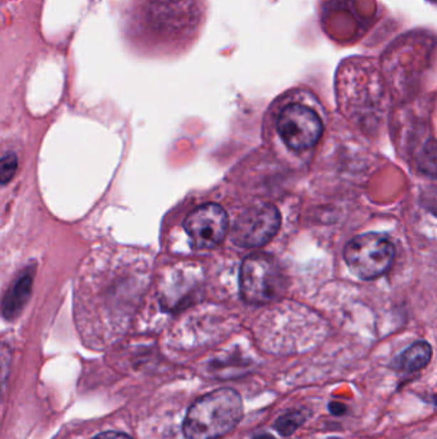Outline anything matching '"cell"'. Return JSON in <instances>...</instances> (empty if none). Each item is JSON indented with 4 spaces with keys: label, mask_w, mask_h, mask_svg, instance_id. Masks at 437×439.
<instances>
[{
    "label": "cell",
    "mask_w": 437,
    "mask_h": 439,
    "mask_svg": "<svg viewBox=\"0 0 437 439\" xmlns=\"http://www.w3.org/2000/svg\"><path fill=\"white\" fill-rule=\"evenodd\" d=\"M125 36L148 54L180 52L198 38L206 21L203 0H134L123 17Z\"/></svg>",
    "instance_id": "1"
},
{
    "label": "cell",
    "mask_w": 437,
    "mask_h": 439,
    "mask_svg": "<svg viewBox=\"0 0 437 439\" xmlns=\"http://www.w3.org/2000/svg\"><path fill=\"white\" fill-rule=\"evenodd\" d=\"M241 396L232 388H219L195 401L184 421L186 439H221L243 419Z\"/></svg>",
    "instance_id": "2"
},
{
    "label": "cell",
    "mask_w": 437,
    "mask_h": 439,
    "mask_svg": "<svg viewBox=\"0 0 437 439\" xmlns=\"http://www.w3.org/2000/svg\"><path fill=\"white\" fill-rule=\"evenodd\" d=\"M240 291L248 304L275 302L286 291V278L276 259L264 253L245 259L240 270Z\"/></svg>",
    "instance_id": "3"
},
{
    "label": "cell",
    "mask_w": 437,
    "mask_h": 439,
    "mask_svg": "<svg viewBox=\"0 0 437 439\" xmlns=\"http://www.w3.org/2000/svg\"><path fill=\"white\" fill-rule=\"evenodd\" d=\"M395 249L385 235L360 234L344 248V259L349 270L362 280H373L390 270Z\"/></svg>",
    "instance_id": "4"
},
{
    "label": "cell",
    "mask_w": 437,
    "mask_h": 439,
    "mask_svg": "<svg viewBox=\"0 0 437 439\" xmlns=\"http://www.w3.org/2000/svg\"><path fill=\"white\" fill-rule=\"evenodd\" d=\"M277 131L290 149L305 150L320 142L323 123L312 108L304 104L290 103L278 115Z\"/></svg>",
    "instance_id": "5"
},
{
    "label": "cell",
    "mask_w": 437,
    "mask_h": 439,
    "mask_svg": "<svg viewBox=\"0 0 437 439\" xmlns=\"http://www.w3.org/2000/svg\"><path fill=\"white\" fill-rule=\"evenodd\" d=\"M281 227V215L272 205H260L238 216L231 230V240L243 248H259L273 239Z\"/></svg>",
    "instance_id": "6"
},
{
    "label": "cell",
    "mask_w": 437,
    "mask_h": 439,
    "mask_svg": "<svg viewBox=\"0 0 437 439\" xmlns=\"http://www.w3.org/2000/svg\"><path fill=\"white\" fill-rule=\"evenodd\" d=\"M185 230L194 248L213 249L222 243L228 230V217L218 205L208 203L189 213Z\"/></svg>",
    "instance_id": "7"
},
{
    "label": "cell",
    "mask_w": 437,
    "mask_h": 439,
    "mask_svg": "<svg viewBox=\"0 0 437 439\" xmlns=\"http://www.w3.org/2000/svg\"><path fill=\"white\" fill-rule=\"evenodd\" d=\"M432 358V347L424 341L413 343L394 358L392 366L395 370L405 373H416L426 368Z\"/></svg>",
    "instance_id": "8"
},
{
    "label": "cell",
    "mask_w": 437,
    "mask_h": 439,
    "mask_svg": "<svg viewBox=\"0 0 437 439\" xmlns=\"http://www.w3.org/2000/svg\"><path fill=\"white\" fill-rule=\"evenodd\" d=\"M33 289V272H26L21 275L14 286L9 289L3 304V314L8 320L19 316L26 304Z\"/></svg>",
    "instance_id": "9"
},
{
    "label": "cell",
    "mask_w": 437,
    "mask_h": 439,
    "mask_svg": "<svg viewBox=\"0 0 437 439\" xmlns=\"http://www.w3.org/2000/svg\"><path fill=\"white\" fill-rule=\"evenodd\" d=\"M308 419V413L304 410L298 411H289L283 413L280 418H277L275 428L277 432L283 437H289L293 433H295L300 426Z\"/></svg>",
    "instance_id": "10"
},
{
    "label": "cell",
    "mask_w": 437,
    "mask_h": 439,
    "mask_svg": "<svg viewBox=\"0 0 437 439\" xmlns=\"http://www.w3.org/2000/svg\"><path fill=\"white\" fill-rule=\"evenodd\" d=\"M418 167L424 174L437 179V140H430L426 143L423 149L418 155Z\"/></svg>",
    "instance_id": "11"
},
{
    "label": "cell",
    "mask_w": 437,
    "mask_h": 439,
    "mask_svg": "<svg viewBox=\"0 0 437 439\" xmlns=\"http://www.w3.org/2000/svg\"><path fill=\"white\" fill-rule=\"evenodd\" d=\"M17 157L14 153H8L1 158L0 163V179L3 184H7L8 181L12 180L16 171H17Z\"/></svg>",
    "instance_id": "12"
},
{
    "label": "cell",
    "mask_w": 437,
    "mask_h": 439,
    "mask_svg": "<svg viewBox=\"0 0 437 439\" xmlns=\"http://www.w3.org/2000/svg\"><path fill=\"white\" fill-rule=\"evenodd\" d=\"M328 411H330V413H332L334 416H342V415L347 413V405H344L342 402H339V401H331L328 403Z\"/></svg>",
    "instance_id": "13"
},
{
    "label": "cell",
    "mask_w": 437,
    "mask_h": 439,
    "mask_svg": "<svg viewBox=\"0 0 437 439\" xmlns=\"http://www.w3.org/2000/svg\"><path fill=\"white\" fill-rule=\"evenodd\" d=\"M93 439H132L127 434H125V433L120 432H113V430H110V432H104L100 433V434H98Z\"/></svg>",
    "instance_id": "14"
},
{
    "label": "cell",
    "mask_w": 437,
    "mask_h": 439,
    "mask_svg": "<svg viewBox=\"0 0 437 439\" xmlns=\"http://www.w3.org/2000/svg\"><path fill=\"white\" fill-rule=\"evenodd\" d=\"M254 439H276L275 437H272L270 434H260V435H258Z\"/></svg>",
    "instance_id": "15"
},
{
    "label": "cell",
    "mask_w": 437,
    "mask_h": 439,
    "mask_svg": "<svg viewBox=\"0 0 437 439\" xmlns=\"http://www.w3.org/2000/svg\"><path fill=\"white\" fill-rule=\"evenodd\" d=\"M435 403H436V405H437V400H436V401H435Z\"/></svg>",
    "instance_id": "16"
}]
</instances>
